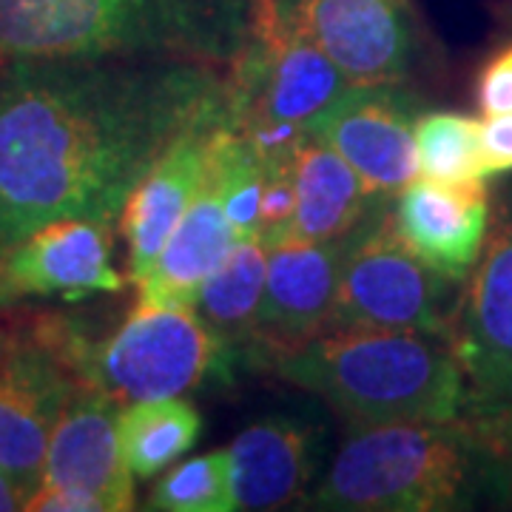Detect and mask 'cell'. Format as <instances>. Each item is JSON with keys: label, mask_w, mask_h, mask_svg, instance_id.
<instances>
[{"label": "cell", "mask_w": 512, "mask_h": 512, "mask_svg": "<svg viewBox=\"0 0 512 512\" xmlns=\"http://www.w3.org/2000/svg\"><path fill=\"white\" fill-rule=\"evenodd\" d=\"M458 285L404 245L384 200L350 234L325 333L413 330L450 342L461 305Z\"/></svg>", "instance_id": "cell-7"}, {"label": "cell", "mask_w": 512, "mask_h": 512, "mask_svg": "<svg viewBox=\"0 0 512 512\" xmlns=\"http://www.w3.org/2000/svg\"><path fill=\"white\" fill-rule=\"evenodd\" d=\"M476 97L478 109H481L484 117L512 114V46L501 49L481 69L476 83Z\"/></svg>", "instance_id": "cell-25"}, {"label": "cell", "mask_w": 512, "mask_h": 512, "mask_svg": "<svg viewBox=\"0 0 512 512\" xmlns=\"http://www.w3.org/2000/svg\"><path fill=\"white\" fill-rule=\"evenodd\" d=\"M80 387L52 336H6L0 350V467L29 490L40 484L57 419Z\"/></svg>", "instance_id": "cell-10"}, {"label": "cell", "mask_w": 512, "mask_h": 512, "mask_svg": "<svg viewBox=\"0 0 512 512\" xmlns=\"http://www.w3.org/2000/svg\"><path fill=\"white\" fill-rule=\"evenodd\" d=\"M416 120L399 83H353L308 131L336 148L373 194L396 197L419 177Z\"/></svg>", "instance_id": "cell-11"}, {"label": "cell", "mask_w": 512, "mask_h": 512, "mask_svg": "<svg viewBox=\"0 0 512 512\" xmlns=\"http://www.w3.org/2000/svg\"><path fill=\"white\" fill-rule=\"evenodd\" d=\"M393 228L421 262L447 279L473 274L490 234V197L478 183H436L416 177L390 205Z\"/></svg>", "instance_id": "cell-16"}, {"label": "cell", "mask_w": 512, "mask_h": 512, "mask_svg": "<svg viewBox=\"0 0 512 512\" xmlns=\"http://www.w3.org/2000/svg\"><path fill=\"white\" fill-rule=\"evenodd\" d=\"M26 512H106L103 501L94 498L92 493L72 490V487H52V484H37L29 501Z\"/></svg>", "instance_id": "cell-27"}, {"label": "cell", "mask_w": 512, "mask_h": 512, "mask_svg": "<svg viewBox=\"0 0 512 512\" xmlns=\"http://www.w3.org/2000/svg\"><path fill=\"white\" fill-rule=\"evenodd\" d=\"M111 225L55 220L35 228L0 256V305L29 296L89 299L120 293L131 282L111 262Z\"/></svg>", "instance_id": "cell-12"}, {"label": "cell", "mask_w": 512, "mask_h": 512, "mask_svg": "<svg viewBox=\"0 0 512 512\" xmlns=\"http://www.w3.org/2000/svg\"><path fill=\"white\" fill-rule=\"evenodd\" d=\"M202 433L200 413L183 396L123 404L120 444L134 478H154L185 456Z\"/></svg>", "instance_id": "cell-21"}, {"label": "cell", "mask_w": 512, "mask_h": 512, "mask_svg": "<svg viewBox=\"0 0 512 512\" xmlns=\"http://www.w3.org/2000/svg\"><path fill=\"white\" fill-rule=\"evenodd\" d=\"M484 177L512 171V114H493L481 123Z\"/></svg>", "instance_id": "cell-26"}, {"label": "cell", "mask_w": 512, "mask_h": 512, "mask_svg": "<svg viewBox=\"0 0 512 512\" xmlns=\"http://www.w3.org/2000/svg\"><path fill=\"white\" fill-rule=\"evenodd\" d=\"M77 379L134 404L183 396L200 387L222 362L220 339L194 308L143 305L109 339L89 345L69 328H46Z\"/></svg>", "instance_id": "cell-5"}, {"label": "cell", "mask_w": 512, "mask_h": 512, "mask_svg": "<svg viewBox=\"0 0 512 512\" xmlns=\"http://www.w3.org/2000/svg\"><path fill=\"white\" fill-rule=\"evenodd\" d=\"M228 103L217 66L180 57L3 60L0 256L46 222L114 225L165 148Z\"/></svg>", "instance_id": "cell-1"}, {"label": "cell", "mask_w": 512, "mask_h": 512, "mask_svg": "<svg viewBox=\"0 0 512 512\" xmlns=\"http://www.w3.org/2000/svg\"><path fill=\"white\" fill-rule=\"evenodd\" d=\"M450 345L467 384L464 416L504 410L512 402V214L487 234Z\"/></svg>", "instance_id": "cell-8"}, {"label": "cell", "mask_w": 512, "mask_h": 512, "mask_svg": "<svg viewBox=\"0 0 512 512\" xmlns=\"http://www.w3.org/2000/svg\"><path fill=\"white\" fill-rule=\"evenodd\" d=\"M419 177L436 183H478L481 165V123L458 111H427L416 120Z\"/></svg>", "instance_id": "cell-22"}, {"label": "cell", "mask_w": 512, "mask_h": 512, "mask_svg": "<svg viewBox=\"0 0 512 512\" xmlns=\"http://www.w3.org/2000/svg\"><path fill=\"white\" fill-rule=\"evenodd\" d=\"M350 234L319 242L282 239L268 248L265 288L254 322V348L268 362L325 333Z\"/></svg>", "instance_id": "cell-13"}, {"label": "cell", "mask_w": 512, "mask_h": 512, "mask_svg": "<svg viewBox=\"0 0 512 512\" xmlns=\"http://www.w3.org/2000/svg\"><path fill=\"white\" fill-rule=\"evenodd\" d=\"M467 419V416H464ZM484 441L495 470V484L512 495V402L487 419H470Z\"/></svg>", "instance_id": "cell-24"}, {"label": "cell", "mask_w": 512, "mask_h": 512, "mask_svg": "<svg viewBox=\"0 0 512 512\" xmlns=\"http://www.w3.org/2000/svg\"><path fill=\"white\" fill-rule=\"evenodd\" d=\"M228 453L234 467V504L248 512L288 507L311 484L316 464L313 430L288 416L245 427Z\"/></svg>", "instance_id": "cell-18"}, {"label": "cell", "mask_w": 512, "mask_h": 512, "mask_svg": "<svg viewBox=\"0 0 512 512\" xmlns=\"http://www.w3.org/2000/svg\"><path fill=\"white\" fill-rule=\"evenodd\" d=\"M231 117V103L191 123L165 148L157 163L134 185L120 211V231L128 248V279L137 285L154 268L165 242L185 217L205 180L214 131Z\"/></svg>", "instance_id": "cell-14"}, {"label": "cell", "mask_w": 512, "mask_h": 512, "mask_svg": "<svg viewBox=\"0 0 512 512\" xmlns=\"http://www.w3.org/2000/svg\"><path fill=\"white\" fill-rule=\"evenodd\" d=\"M268 271V245L239 237L214 274L202 282L194 311L228 348L254 345V322Z\"/></svg>", "instance_id": "cell-20"}, {"label": "cell", "mask_w": 512, "mask_h": 512, "mask_svg": "<svg viewBox=\"0 0 512 512\" xmlns=\"http://www.w3.org/2000/svg\"><path fill=\"white\" fill-rule=\"evenodd\" d=\"M29 495H32V490L23 481H18L12 473H6L0 467V512L23 510L26 501H29Z\"/></svg>", "instance_id": "cell-28"}, {"label": "cell", "mask_w": 512, "mask_h": 512, "mask_svg": "<svg viewBox=\"0 0 512 512\" xmlns=\"http://www.w3.org/2000/svg\"><path fill=\"white\" fill-rule=\"evenodd\" d=\"M350 86L348 74L319 46L276 15L274 0H262L254 37L228 80L234 120L262 157L291 154L313 120Z\"/></svg>", "instance_id": "cell-6"}, {"label": "cell", "mask_w": 512, "mask_h": 512, "mask_svg": "<svg viewBox=\"0 0 512 512\" xmlns=\"http://www.w3.org/2000/svg\"><path fill=\"white\" fill-rule=\"evenodd\" d=\"M268 365L319 396L350 430L456 421L467 404L453 345L413 330H328Z\"/></svg>", "instance_id": "cell-3"}, {"label": "cell", "mask_w": 512, "mask_h": 512, "mask_svg": "<svg viewBox=\"0 0 512 512\" xmlns=\"http://www.w3.org/2000/svg\"><path fill=\"white\" fill-rule=\"evenodd\" d=\"M120 410L123 404L109 393L80 382L52 430L40 484L92 493L106 512L134 510V476L120 444Z\"/></svg>", "instance_id": "cell-15"}, {"label": "cell", "mask_w": 512, "mask_h": 512, "mask_svg": "<svg viewBox=\"0 0 512 512\" xmlns=\"http://www.w3.org/2000/svg\"><path fill=\"white\" fill-rule=\"evenodd\" d=\"M148 510L234 512V467L228 450H211L177 464L148 495Z\"/></svg>", "instance_id": "cell-23"}, {"label": "cell", "mask_w": 512, "mask_h": 512, "mask_svg": "<svg viewBox=\"0 0 512 512\" xmlns=\"http://www.w3.org/2000/svg\"><path fill=\"white\" fill-rule=\"evenodd\" d=\"M328 476L311 493L313 510L441 512L458 510L495 484L484 441L470 419L402 421L350 430Z\"/></svg>", "instance_id": "cell-4"}, {"label": "cell", "mask_w": 512, "mask_h": 512, "mask_svg": "<svg viewBox=\"0 0 512 512\" xmlns=\"http://www.w3.org/2000/svg\"><path fill=\"white\" fill-rule=\"evenodd\" d=\"M3 339H6V336H0V350H3Z\"/></svg>", "instance_id": "cell-29"}, {"label": "cell", "mask_w": 512, "mask_h": 512, "mask_svg": "<svg viewBox=\"0 0 512 512\" xmlns=\"http://www.w3.org/2000/svg\"><path fill=\"white\" fill-rule=\"evenodd\" d=\"M274 9L350 83H402L419 55L410 0H274Z\"/></svg>", "instance_id": "cell-9"}, {"label": "cell", "mask_w": 512, "mask_h": 512, "mask_svg": "<svg viewBox=\"0 0 512 512\" xmlns=\"http://www.w3.org/2000/svg\"><path fill=\"white\" fill-rule=\"evenodd\" d=\"M239 234L228 217L220 185L208 174L185 217L165 242L154 268L137 282V302L163 308H194L202 282L214 274Z\"/></svg>", "instance_id": "cell-17"}, {"label": "cell", "mask_w": 512, "mask_h": 512, "mask_svg": "<svg viewBox=\"0 0 512 512\" xmlns=\"http://www.w3.org/2000/svg\"><path fill=\"white\" fill-rule=\"evenodd\" d=\"M293 185L296 214L291 239L319 242L345 237L376 205L396 200L373 194L356 168L311 131H305L293 146Z\"/></svg>", "instance_id": "cell-19"}, {"label": "cell", "mask_w": 512, "mask_h": 512, "mask_svg": "<svg viewBox=\"0 0 512 512\" xmlns=\"http://www.w3.org/2000/svg\"><path fill=\"white\" fill-rule=\"evenodd\" d=\"M262 0H0V63L180 57L234 66Z\"/></svg>", "instance_id": "cell-2"}]
</instances>
